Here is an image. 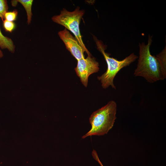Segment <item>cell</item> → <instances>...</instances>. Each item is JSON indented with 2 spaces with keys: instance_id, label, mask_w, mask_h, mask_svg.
Returning a JSON list of instances; mask_svg holds the SVG:
<instances>
[{
  "instance_id": "6da1fadb",
  "label": "cell",
  "mask_w": 166,
  "mask_h": 166,
  "mask_svg": "<svg viewBox=\"0 0 166 166\" xmlns=\"http://www.w3.org/2000/svg\"><path fill=\"white\" fill-rule=\"evenodd\" d=\"M152 36L148 37V43H139V56L134 75L144 77L150 83L164 80L166 77L163 75L159 62L156 57L152 55L150 46L152 42Z\"/></svg>"
},
{
  "instance_id": "7a4b0ae2",
  "label": "cell",
  "mask_w": 166,
  "mask_h": 166,
  "mask_svg": "<svg viewBox=\"0 0 166 166\" xmlns=\"http://www.w3.org/2000/svg\"><path fill=\"white\" fill-rule=\"evenodd\" d=\"M117 105L114 101H110L105 105L94 112L91 114L89 121L90 129L82 138L93 135L102 136L113 128L116 119Z\"/></svg>"
},
{
  "instance_id": "3957f363",
  "label": "cell",
  "mask_w": 166,
  "mask_h": 166,
  "mask_svg": "<svg viewBox=\"0 0 166 166\" xmlns=\"http://www.w3.org/2000/svg\"><path fill=\"white\" fill-rule=\"evenodd\" d=\"M98 49L103 55L107 65L106 72L97 78L101 81V86L106 89L111 86L116 89L113 84L114 79L117 73L123 68L129 65L137 58V56L132 53L122 60L110 57L105 51V46L101 42L97 39L95 40Z\"/></svg>"
},
{
  "instance_id": "277c9868",
  "label": "cell",
  "mask_w": 166,
  "mask_h": 166,
  "mask_svg": "<svg viewBox=\"0 0 166 166\" xmlns=\"http://www.w3.org/2000/svg\"><path fill=\"white\" fill-rule=\"evenodd\" d=\"M84 14V11L80 10L78 7L73 11L63 9L59 15L53 16L52 19L53 22L63 26L65 29L71 31L89 56H91V54L83 42L79 30V24Z\"/></svg>"
},
{
  "instance_id": "5b68a950",
  "label": "cell",
  "mask_w": 166,
  "mask_h": 166,
  "mask_svg": "<svg viewBox=\"0 0 166 166\" xmlns=\"http://www.w3.org/2000/svg\"><path fill=\"white\" fill-rule=\"evenodd\" d=\"M99 66V63L95 58L91 56H88L86 58L77 61V66L74 69L81 82L85 87L87 86L89 76L98 72Z\"/></svg>"
},
{
  "instance_id": "8992f818",
  "label": "cell",
  "mask_w": 166,
  "mask_h": 166,
  "mask_svg": "<svg viewBox=\"0 0 166 166\" xmlns=\"http://www.w3.org/2000/svg\"><path fill=\"white\" fill-rule=\"evenodd\" d=\"M60 39L65 44L66 49L77 60L85 58V50L77 40L66 29L58 32Z\"/></svg>"
},
{
  "instance_id": "52a82bcc",
  "label": "cell",
  "mask_w": 166,
  "mask_h": 166,
  "mask_svg": "<svg viewBox=\"0 0 166 166\" xmlns=\"http://www.w3.org/2000/svg\"><path fill=\"white\" fill-rule=\"evenodd\" d=\"M0 48L2 49H7L14 53L15 46L12 39L4 36L0 29Z\"/></svg>"
},
{
  "instance_id": "ba28073f",
  "label": "cell",
  "mask_w": 166,
  "mask_h": 166,
  "mask_svg": "<svg viewBox=\"0 0 166 166\" xmlns=\"http://www.w3.org/2000/svg\"><path fill=\"white\" fill-rule=\"evenodd\" d=\"M16 2L20 3L24 8L27 15V22L28 24L31 23L32 13V6L33 0H15Z\"/></svg>"
},
{
  "instance_id": "9c48e42d",
  "label": "cell",
  "mask_w": 166,
  "mask_h": 166,
  "mask_svg": "<svg viewBox=\"0 0 166 166\" xmlns=\"http://www.w3.org/2000/svg\"><path fill=\"white\" fill-rule=\"evenodd\" d=\"M166 46L162 51L156 56L161 66L162 73L166 77Z\"/></svg>"
},
{
  "instance_id": "30bf717a",
  "label": "cell",
  "mask_w": 166,
  "mask_h": 166,
  "mask_svg": "<svg viewBox=\"0 0 166 166\" xmlns=\"http://www.w3.org/2000/svg\"><path fill=\"white\" fill-rule=\"evenodd\" d=\"M8 9L7 1L0 0V18L2 20L5 19V15L7 12Z\"/></svg>"
},
{
  "instance_id": "8fae6325",
  "label": "cell",
  "mask_w": 166,
  "mask_h": 166,
  "mask_svg": "<svg viewBox=\"0 0 166 166\" xmlns=\"http://www.w3.org/2000/svg\"><path fill=\"white\" fill-rule=\"evenodd\" d=\"M3 26L5 30L7 32L12 33L16 27V24L13 22H11L4 19Z\"/></svg>"
},
{
  "instance_id": "7c38bea8",
  "label": "cell",
  "mask_w": 166,
  "mask_h": 166,
  "mask_svg": "<svg viewBox=\"0 0 166 166\" xmlns=\"http://www.w3.org/2000/svg\"><path fill=\"white\" fill-rule=\"evenodd\" d=\"M18 14V12L16 10L12 11H7L5 15V19L9 21L14 22L16 20Z\"/></svg>"
},
{
  "instance_id": "4fadbf2b",
  "label": "cell",
  "mask_w": 166,
  "mask_h": 166,
  "mask_svg": "<svg viewBox=\"0 0 166 166\" xmlns=\"http://www.w3.org/2000/svg\"><path fill=\"white\" fill-rule=\"evenodd\" d=\"M92 155L93 158L99 163L101 166H103L102 163L100 161L98 156L97 154L96 150L93 149L92 152Z\"/></svg>"
},
{
  "instance_id": "5bb4252c",
  "label": "cell",
  "mask_w": 166,
  "mask_h": 166,
  "mask_svg": "<svg viewBox=\"0 0 166 166\" xmlns=\"http://www.w3.org/2000/svg\"><path fill=\"white\" fill-rule=\"evenodd\" d=\"M3 56V54L2 52L0 49V58H2Z\"/></svg>"
}]
</instances>
